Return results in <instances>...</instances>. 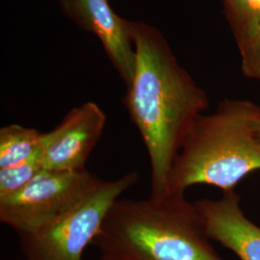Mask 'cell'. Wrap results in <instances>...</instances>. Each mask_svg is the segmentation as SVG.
<instances>
[{"instance_id":"obj_1","label":"cell","mask_w":260,"mask_h":260,"mask_svg":"<svg viewBox=\"0 0 260 260\" xmlns=\"http://www.w3.org/2000/svg\"><path fill=\"white\" fill-rule=\"evenodd\" d=\"M135 70L123 103L148 151L150 196L170 193L175 160L208 106L206 93L178 65L157 29L130 21Z\"/></svg>"},{"instance_id":"obj_2","label":"cell","mask_w":260,"mask_h":260,"mask_svg":"<svg viewBox=\"0 0 260 260\" xmlns=\"http://www.w3.org/2000/svg\"><path fill=\"white\" fill-rule=\"evenodd\" d=\"M194 203L184 194L119 199L93 242L124 260H224L214 250Z\"/></svg>"},{"instance_id":"obj_3","label":"cell","mask_w":260,"mask_h":260,"mask_svg":"<svg viewBox=\"0 0 260 260\" xmlns=\"http://www.w3.org/2000/svg\"><path fill=\"white\" fill-rule=\"evenodd\" d=\"M259 112L251 102L229 100L212 114L200 116L172 168L170 193L184 194L197 184L233 191L260 170V141L253 126Z\"/></svg>"},{"instance_id":"obj_4","label":"cell","mask_w":260,"mask_h":260,"mask_svg":"<svg viewBox=\"0 0 260 260\" xmlns=\"http://www.w3.org/2000/svg\"><path fill=\"white\" fill-rule=\"evenodd\" d=\"M102 181L86 169L77 172L44 169L20 191L0 200V221L19 236L43 233L70 213Z\"/></svg>"},{"instance_id":"obj_5","label":"cell","mask_w":260,"mask_h":260,"mask_svg":"<svg viewBox=\"0 0 260 260\" xmlns=\"http://www.w3.org/2000/svg\"><path fill=\"white\" fill-rule=\"evenodd\" d=\"M138 180L136 171L114 180L103 179L52 228L34 235L19 236L24 260H82L85 249L98 237L113 205Z\"/></svg>"},{"instance_id":"obj_6","label":"cell","mask_w":260,"mask_h":260,"mask_svg":"<svg viewBox=\"0 0 260 260\" xmlns=\"http://www.w3.org/2000/svg\"><path fill=\"white\" fill-rule=\"evenodd\" d=\"M105 123L106 115L96 103L87 102L70 110L54 129L46 132L44 169L55 172L85 170Z\"/></svg>"},{"instance_id":"obj_7","label":"cell","mask_w":260,"mask_h":260,"mask_svg":"<svg viewBox=\"0 0 260 260\" xmlns=\"http://www.w3.org/2000/svg\"><path fill=\"white\" fill-rule=\"evenodd\" d=\"M60 5L79 27L100 39L112 65L127 88L135 70L129 20L119 17L108 0H60Z\"/></svg>"},{"instance_id":"obj_8","label":"cell","mask_w":260,"mask_h":260,"mask_svg":"<svg viewBox=\"0 0 260 260\" xmlns=\"http://www.w3.org/2000/svg\"><path fill=\"white\" fill-rule=\"evenodd\" d=\"M208 237L233 251L240 260H260V226L245 215L234 190L217 200L194 203Z\"/></svg>"},{"instance_id":"obj_9","label":"cell","mask_w":260,"mask_h":260,"mask_svg":"<svg viewBox=\"0 0 260 260\" xmlns=\"http://www.w3.org/2000/svg\"><path fill=\"white\" fill-rule=\"evenodd\" d=\"M46 132L11 123L0 129V169L13 167L45 147Z\"/></svg>"},{"instance_id":"obj_10","label":"cell","mask_w":260,"mask_h":260,"mask_svg":"<svg viewBox=\"0 0 260 260\" xmlns=\"http://www.w3.org/2000/svg\"><path fill=\"white\" fill-rule=\"evenodd\" d=\"M45 147L26 161L13 167L0 169V200L16 194L44 170Z\"/></svg>"},{"instance_id":"obj_11","label":"cell","mask_w":260,"mask_h":260,"mask_svg":"<svg viewBox=\"0 0 260 260\" xmlns=\"http://www.w3.org/2000/svg\"><path fill=\"white\" fill-rule=\"evenodd\" d=\"M242 69L248 77L260 80V24L244 29Z\"/></svg>"},{"instance_id":"obj_12","label":"cell","mask_w":260,"mask_h":260,"mask_svg":"<svg viewBox=\"0 0 260 260\" xmlns=\"http://www.w3.org/2000/svg\"><path fill=\"white\" fill-rule=\"evenodd\" d=\"M233 12L241 20L244 29L260 24V0H228Z\"/></svg>"},{"instance_id":"obj_13","label":"cell","mask_w":260,"mask_h":260,"mask_svg":"<svg viewBox=\"0 0 260 260\" xmlns=\"http://www.w3.org/2000/svg\"><path fill=\"white\" fill-rule=\"evenodd\" d=\"M253 126H254V130H255V133H256V136L260 141V112L257 114L255 120H254V123H253Z\"/></svg>"},{"instance_id":"obj_14","label":"cell","mask_w":260,"mask_h":260,"mask_svg":"<svg viewBox=\"0 0 260 260\" xmlns=\"http://www.w3.org/2000/svg\"><path fill=\"white\" fill-rule=\"evenodd\" d=\"M100 260H124L122 258H120L118 256H115V255H112V254H106V253H103L102 257Z\"/></svg>"}]
</instances>
